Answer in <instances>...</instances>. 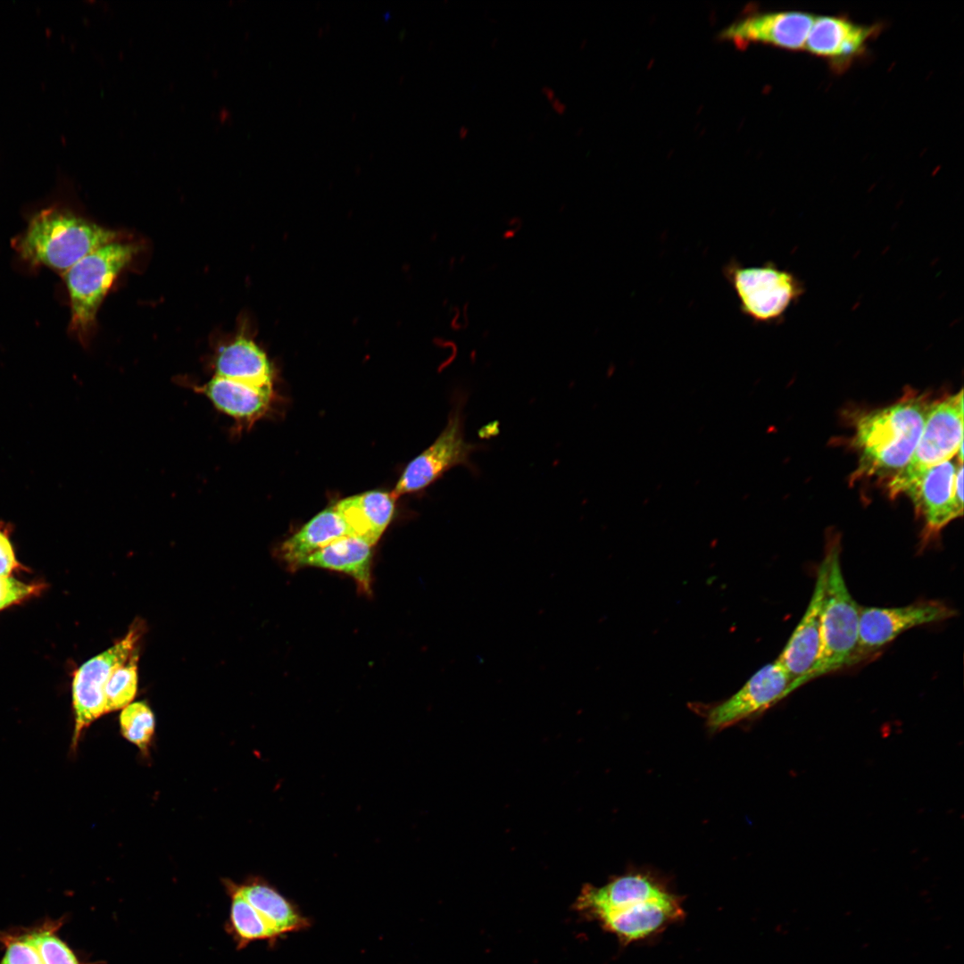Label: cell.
Returning a JSON list of instances; mask_svg holds the SVG:
<instances>
[{
  "instance_id": "6da1fadb",
  "label": "cell",
  "mask_w": 964,
  "mask_h": 964,
  "mask_svg": "<svg viewBox=\"0 0 964 964\" xmlns=\"http://www.w3.org/2000/svg\"><path fill=\"white\" fill-rule=\"evenodd\" d=\"M574 907L624 944L657 935L685 918L681 898L648 871H629L602 886L585 885Z\"/></svg>"
},
{
  "instance_id": "7a4b0ae2",
  "label": "cell",
  "mask_w": 964,
  "mask_h": 964,
  "mask_svg": "<svg viewBox=\"0 0 964 964\" xmlns=\"http://www.w3.org/2000/svg\"><path fill=\"white\" fill-rule=\"evenodd\" d=\"M930 403L921 395H906L892 405L862 415L855 434L860 470L896 474L903 469L918 445Z\"/></svg>"
},
{
  "instance_id": "3957f363",
  "label": "cell",
  "mask_w": 964,
  "mask_h": 964,
  "mask_svg": "<svg viewBox=\"0 0 964 964\" xmlns=\"http://www.w3.org/2000/svg\"><path fill=\"white\" fill-rule=\"evenodd\" d=\"M120 239V234L71 212L47 208L30 220L14 247L28 263L65 273L96 249Z\"/></svg>"
},
{
  "instance_id": "277c9868",
  "label": "cell",
  "mask_w": 964,
  "mask_h": 964,
  "mask_svg": "<svg viewBox=\"0 0 964 964\" xmlns=\"http://www.w3.org/2000/svg\"><path fill=\"white\" fill-rule=\"evenodd\" d=\"M839 539L827 544V584L821 612L820 650L809 681L856 663L860 607L845 583Z\"/></svg>"
},
{
  "instance_id": "5b68a950",
  "label": "cell",
  "mask_w": 964,
  "mask_h": 964,
  "mask_svg": "<svg viewBox=\"0 0 964 964\" xmlns=\"http://www.w3.org/2000/svg\"><path fill=\"white\" fill-rule=\"evenodd\" d=\"M139 250L136 243L119 239L96 249L63 274L71 303V329L79 338H87L112 283Z\"/></svg>"
},
{
  "instance_id": "8992f818",
  "label": "cell",
  "mask_w": 964,
  "mask_h": 964,
  "mask_svg": "<svg viewBox=\"0 0 964 964\" xmlns=\"http://www.w3.org/2000/svg\"><path fill=\"white\" fill-rule=\"evenodd\" d=\"M722 273L738 299L742 314L758 324L781 322L804 293L802 281L773 262L744 266L731 259Z\"/></svg>"
},
{
  "instance_id": "52a82bcc",
  "label": "cell",
  "mask_w": 964,
  "mask_h": 964,
  "mask_svg": "<svg viewBox=\"0 0 964 964\" xmlns=\"http://www.w3.org/2000/svg\"><path fill=\"white\" fill-rule=\"evenodd\" d=\"M963 463V391L933 402L907 465L888 483L891 496L903 494L928 468L953 459Z\"/></svg>"
},
{
  "instance_id": "ba28073f",
  "label": "cell",
  "mask_w": 964,
  "mask_h": 964,
  "mask_svg": "<svg viewBox=\"0 0 964 964\" xmlns=\"http://www.w3.org/2000/svg\"><path fill=\"white\" fill-rule=\"evenodd\" d=\"M466 402V393H454L445 428L430 446L407 465L390 494L394 499L424 489L457 466H463L472 472H477V468L470 460L471 455L484 446L470 443L465 438Z\"/></svg>"
},
{
  "instance_id": "9c48e42d",
  "label": "cell",
  "mask_w": 964,
  "mask_h": 964,
  "mask_svg": "<svg viewBox=\"0 0 964 964\" xmlns=\"http://www.w3.org/2000/svg\"><path fill=\"white\" fill-rule=\"evenodd\" d=\"M142 627L135 624L125 636L103 652L83 663L72 681L75 750L82 732L92 722L106 714L104 689L113 670L126 662L136 652Z\"/></svg>"
},
{
  "instance_id": "30bf717a",
  "label": "cell",
  "mask_w": 964,
  "mask_h": 964,
  "mask_svg": "<svg viewBox=\"0 0 964 964\" xmlns=\"http://www.w3.org/2000/svg\"><path fill=\"white\" fill-rule=\"evenodd\" d=\"M794 681L776 660L760 669L735 694L705 711L706 726L719 732L760 714L793 693Z\"/></svg>"
},
{
  "instance_id": "8fae6325",
  "label": "cell",
  "mask_w": 964,
  "mask_h": 964,
  "mask_svg": "<svg viewBox=\"0 0 964 964\" xmlns=\"http://www.w3.org/2000/svg\"><path fill=\"white\" fill-rule=\"evenodd\" d=\"M956 611L941 601H919L893 607H860L856 662L918 626L944 621Z\"/></svg>"
},
{
  "instance_id": "7c38bea8",
  "label": "cell",
  "mask_w": 964,
  "mask_h": 964,
  "mask_svg": "<svg viewBox=\"0 0 964 964\" xmlns=\"http://www.w3.org/2000/svg\"><path fill=\"white\" fill-rule=\"evenodd\" d=\"M814 20L811 13L800 11L750 12L723 29L718 37L740 49L762 44L800 51L805 47Z\"/></svg>"
},
{
  "instance_id": "4fadbf2b",
  "label": "cell",
  "mask_w": 964,
  "mask_h": 964,
  "mask_svg": "<svg viewBox=\"0 0 964 964\" xmlns=\"http://www.w3.org/2000/svg\"><path fill=\"white\" fill-rule=\"evenodd\" d=\"M963 464L953 458L928 468L903 494L912 500L925 519L923 543L936 536L963 512V500L956 494V477Z\"/></svg>"
},
{
  "instance_id": "5bb4252c",
  "label": "cell",
  "mask_w": 964,
  "mask_h": 964,
  "mask_svg": "<svg viewBox=\"0 0 964 964\" xmlns=\"http://www.w3.org/2000/svg\"><path fill=\"white\" fill-rule=\"evenodd\" d=\"M827 559L819 566L814 589L798 625L777 659L794 681V689L809 682L820 650L821 612L827 584Z\"/></svg>"
},
{
  "instance_id": "9a60e30c",
  "label": "cell",
  "mask_w": 964,
  "mask_h": 964,
  "mask_svg": "<svg viewBox=\"0 0 964 964\" xmlns=\"http://www.w3.org/2000/svg\"><path fill=\"white\" fill-rule=\"evenodd\" d=\"M808 35L805 47L827 59L835 70H843L860 56L877 27L864 26L842 16H819Z\"/></svg>"
},
{
  "instance_id": "2e32d148",
  "label": "cell",
  "mask_w": 964,
  "mask_h": 964,
  "mask_svg": "<svg viewBox=\"0 0 964 964\" xmlns=\"http://www.w3.org/2000/svg\"><path fill=\"white\" fill-rule=\"evenodd\" d=\"M235 885L277 942L291 933L306 930L312 926V920L299 907L264 878L251 877L244 883Z\"/></svg>"
},
{
  "instance_id": "e0dca14e",
  "label": "cell",
  "mask_w": 964,
  "mask_h": 964,
  "mask_svg": "<svg viewBox=\"0 0 964 964\" xmlns=\"http://www.w3.org/2000/svg\"><path fill=\"white\" fill-rule=\"evenodd\" d=\"M195 389L219 411L237 423L248 425L266 413L273 394L272 387H259L216 376Z\"/></svg>"
},
{
  "instance_id": "ac0fdd59",
  "label": "cell",
  "mask_w": 964,
  "mask_h": 964,
  "mask_svg": "<svg viewBox=\"0 0 964 964\" xmlns=\"http://www.w3.org/2000/svg\"><path fill=\"white\" fill-rule=\"evenodd\" d=\"M213 370L216 377L272 387V369L266 353L245 337H238L218 349Z\"/></svg>"
},
{
  "instance_id": "d6986e66",
  "label": "cell",
  "mask_w": 964,
  "mask_h": 964,
  "mask_svg": "<svg viewBox=\"0 0 964 964\" xmlns=\"http://www.w3.org/2000/svg\"><path fill=\"white\" fill-rule=\"evenodd\" d=\"M394 502L391 494L372 491L343 499L333 508L353 536L373 545L393 517Z\"/></svg>"
},
{
  "instance_id": "ffe728a7",
  "label": "cell",
  "mask_w": 964,
  "mask_h": 964,
  "mask_svg": "<svg viewBox=\"0 0 964 964\" xmlns=\"http://www.w3.org/2000/svg\"><path fill=\"white\" fill-rule=\"evenodd\" d=\"M366 541L348 536L305 558L299 565L345 573L353 578L364 593L371 592L372 550Z\"/></svg>"
},
{
  "instance_id": "44dd1931",
  "label": "cell",
  "mask_w": 964,
  "mask_h": 964,
  "mask_svg": "<svg viewBox=\"0 0 964 964\" xmlns=\"http://www.w3.org/2000/svg\"><path fill=\"white\" fill-rule=\"evenodd\" d=\"M353 536L348 527L332 507L309 520L287 538L279 548V555L291 569L313 553L342 537Z\"/></svg>"
},
{
  "instance_id": "7402d4cb",
  "label": "cell",
  "mask_w": 964,
  "mask_h": 964,
  "mask_svg": "<svg viewBox=\"0 0 964 964\" xmlns=\"http://www.w3.org/2000/svg\"><path fill=\"white\" fill-rule=\"evenodd\" d=\"M230 898V909L226 930L237 944V949L245 948L256 941H267L270 945L277 943L268 927L254 909L244 898L231 880L224 884Z\"/></svg>"
},
{
  "instance_id": "603a6c76",
  "label": "cell",
  "mask_w": 964,
  "mask_h": 964,
  "mask_svg": "<svg viewBox=\"0 0 964 964\" xmlns=\"http://www.w3.org/2000/svg\"><path fill=\"white\" fill-rule=\"evenodd\" d=\"M60 919H46L29 927L44 964H83L73 950L58 935L63 924Z\"/></svg>"
},
{
  "instance_id": "cb8c5ba5",
  "label": "cell",
  "mask_w": 964,
  "mask_h": 964,
  "mask_svg": "<svg viewBox=\"0 0 964 964\" xmlns=\"http://www.w3.org/2000/svg\"><path fill=\"white\" fill-rule=\"evenodd\" d=\"M120 726L122 735L137 745L142 752H147L152 743L155 719L145 702H130L121 710Z\"/></svg>"
},
{
  "instance_id": "d4e9b609",
  "label": "cell",
  "mask_w": 964,
  "mask_h": 964,
  "mask_svg": "<svg viewBox=\"0 0 964 964\" xmlns=\"http://www.w3.org/2000/svg\"><path fill=\"white\" fill-rule=\"evenodd\" d=\"M137 659L136 652L126 662L117 667L104 689L107 713L122 710L132 702L137 689Z\"/></svg>"
},
{
  "instance_id": "484cf974",
  "label": "cell",
  "mask_w": 964,
  "mask_h": 964,
  "mask_svg": "<svg viewBox=\"0 0 964 964\" xmlns=\"http://www.w3.org/2000/svg\"><path fill=\"white\" fill-rule=\"evenodd\" d=\"M4 952L0 964H44L29 927L0 931Z\"/></svg>"
},
{
  "instance_id": "4316f807",
  "label": "cell",
  "mask_w": 964,
  "mask_h": 964,
  "mask_svg": "<svg viewBox=\"0 0 964 964\" xmlns=\"http://www.w3.org/2000/svg\"><path fill=\"white\" fill-rule=\"evenodd\" d=\"M43 585L28 584L12 577H0V611L39 594Z\"/></svg>"
},
{
  "instance_id": "83f0119b",
  "label": "cell",
  "mask_w": 964,
  "mask_h": 964,
  "mask_svg": "<svg viewBox=\"0 0 964 964\" xmlns=\"http://www.w3.org/2000/svg\"><path fill=\"white\" fill-rule=\"evenodd\" d=\"M19 566L10 540V528L0 522V577H9Z\"/></svg>"
}]
</instances>
